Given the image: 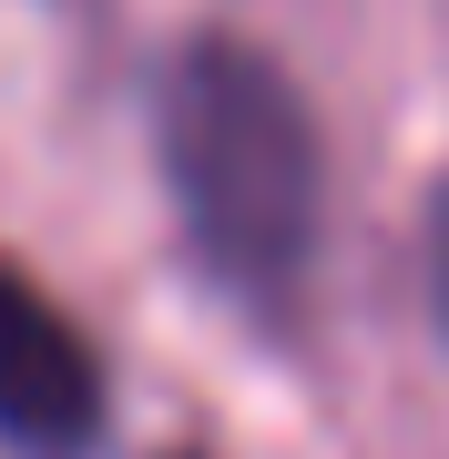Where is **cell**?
<instances>
[{"mask_svg": "<svg viewBox=\"0 0 449 459\" xmlns=\"http://www.w3.org/2000/svg\"><path fill=\"white\" fill-rule=\"evenodd\" d=\"M419 286H429V327L449 337V174L419 204Z\"/></svg>", "mask_w": 449, "mask_h": 459, "instance_id": "3", "label": "cell"}, {"mask_svg": "<svg viewBox=\"0 0 449 459\" xmlns=\"http://www.w3.org/2000/svg\"><path fill=\"white\" fill-rule=\"evenodd\" d=\"M153 164L194 276L286 327L327 235V143L307 92L235 31H184L153 72Z\"/></svg>", "mask_w": 449, "mask_h": 459, "instance_id": "1", "label": "cell"}, {"mask_svg": "<svg viewBox=\"0 0 449 459\" xmlns=\"http://www.w3.org/2000/svg\"><path fill=\"white\" fill-rule=\"evenodd\" d=\"M92 429H102V368L82 327L21 265H0V439L31 459H82Z\"/></svg>", "mask_w": 449, "mask_h": 459, "instance_id": "2", "label": "cell"}]
</instances>
